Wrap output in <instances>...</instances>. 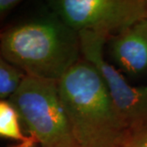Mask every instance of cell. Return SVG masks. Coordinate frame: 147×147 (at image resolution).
Masks as SVG:
<instances>
[{"mask_svg": "<svg viewBox=\"0 0 147 147\" xmlns=\"http://www.w3.org/2000/svg\"><path fill=\"white\" fill-rule=\"evenodd\" d=\"M58 88L77 146L123 147L131 131L92 64L82 57L58 82Z\"/></svg>", "mask_w": 147, "mask_h": 147, "instance_id": "6da1fadb", "label": "cell"}, {"mask_svg": "<svg viewBox=\"0 0 147 147\" xmlns=\"http://www.w3.org/2000/svg\"><path fill=\"white\" fill-rule=\"evenodd\" d=\"M8 63L25 75L59 82L82 59L79 33L53 11L0 34Z\"/></svg>", "mask_w": 147, "mask_h": 147, "instance_id": "7a4b0ae2", "label": "cell"}, {"mask_svg": "<svg viewBox=\"0 0 147 147\" xmlns=\"http://www.w3.org/2000/svg\"><path fill=\"white\" fill-rule=\"evenodd\" d=\"M21 127L38 147H78L61 100L58 82L26 75L8 97Z\"/></svg>", "mask_w": 147, "mask_h": 147, "instance_id": "3957f363", "label": "cell"}, {"mask_svg": "<svg viewBox=\"0 0 147 147\" xmlns=\"http://www.w3.org/2000/svg\"><path fill=\"white\" fill-rule=\"evenodd\" d=\"M47 5L78 33L110 38L147 18V0H51Z\"/></svg>", "mask_w": 147, "mask_h": 147, "instance_id": "277c9868", "label": "cell"}, {"mask_svg": "<svg viewBox=\"0 0 147 147\" xmlns=\"http://www.w3.org/2000/svg\"><path fill=\"white\" fill-rule=\"evenodd\" d=\"M82 57L100 74L116 110L128 130L147 129V85L131 86L105 58L108 38L93 32H79Z\"/></svg>", "mask_w": 147, "mask_h": 147, "instance_id": "5b68a950", "label": "cell"}, {"mask_svg": "<svg viewBox=\"0 0 147 147\" xmlns=\"http://www.w3.org/2000/svg\"><path fill=\"white\" fill-rule=\"evenodd\" d=\"M114 66L130 76L147 74V18L108 39Z\"/></svg>", "mask_w": 147, "mask_h": 147, "instance_id": "8992f818", "label": "cell"}, {"mask_svg": "<svg viewBox=\"0 0 147 147\" xmlns=\"http://www.w3.org/2000/svg\"><path fill=\"white\" fill-rule=\"evenodd\" d=\"M0 137L21 142H26L30 138L22 131L16 110L8 100L3 99H0Z\"/></svg>", "mask_w": 147, "mask_h": 147, "instance_id": "52a82bcc", "label": "cell"}, {"mask_svg": "<svg viewBox=\"0 0 147 147\" xmlns=\"http://www.w3.org/2000/svg\"><path fill=\"white\" fill-rule=\"evenodd\" d=\"M25 74L7 61L0 47V99L9 97L20 85Z\"/></svg>", "mask_w": 147, "mask_h": 147, "instance_id": "ba28073f", "label": "cell"}, {"mask_svg": "<svg viewBox=\"0 0 147 147\" xmlns=\"http://www.w3.org/2000/svg\"><path fill=\"white\" fill-rule=\"evenodd\" d=\"M123 147H147V129L131 133Z\"/></svg>", "mask_w": 147, "mask_h": 147, "instance_id": "9c48e42d", "label": "cell"}, {"mask_svg": "<svg viewBox=\"0 0 147 147\" xmlns=\"http://www.w3.org/2000/svg\"><path fill=\"white\" fill-rule=\"evenodd\" d=\"M21 3V1L19 0H0V21Z\"/></svg>", "mask_w": 147, "mask_h": 147, "instance_id": "30bf717a", "label": "cell"}, {"mask_svg": "<svg viewBox=\"0 0 147 147\" xmlns=\"http://www.w3.org/2000/svg\"><path fill=\"white\" fill-rule=\"evenodd\" d=\"M37 146V143L36 141L33 138V137H30V138L26 141V142H20L18 145L16 146H13L11 147H36Z\"/></svg>", "mask_w": 147, "mask_h": 147, "instance_id": "8fae6325", "label": "cell"}]
</instances>
